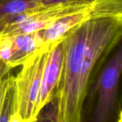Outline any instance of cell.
Instances as JSON below:
<instances>
[{
	"label": "cell",
	"mask_w": 122,
	"mask_h": 122,
	"mask_svg": "<svg viewBox=\"0 0 122 122\" xmlns=\"http://www.w3.org/2000/svg\"><path fill=\"white\" fill-rule=\"evenodd\" d=\"M122 16L90 19L62 39L63 63L54 92V121L80 122L90 79L99 63L121 42Z\"/></svg>",
	"instance_id": "6da1fadb"
},
{
	"label": "cell",
	"mask_w": 122,
	"mask_h": 122,
	"mask_svg": "<svg viewBox=\"0 0 122 122\" xmlns=\"http://www.w3.org/2000/svg\"><path fill=\"white\" fill-rule=\"evenodd\" d=\"M48 53L41 48L31 54L14 76L15 111L11 122L38 121L36 104Z\"/></svg>",
	"instance_id": "7a4b0ae2"
},
{
	"label": "cell",
	"mask_w": 122,
	"mask_h": 122,
	"mask_svg": "<svg viewBox=\"0 0 122 122\" xmlns=\"http://www.w3.org/2000/svg\"><path fill=\"white\" fill-rule=\"evenodd\" d=\"M99 0H65L25 14L0 17L1 34L18 35L44 30L59 19L86 10Z\"/></svg>",
	"instance_id": "3957f363"
},
{
	"label": "cell",
	"mask_w": 122,
	"mask_h": 122,
	"mask_svg": "<svg viewBox=\"0 0 122 122\" xmlns=\"http://www.w3.org/2000/svg\"><path fill=\"white\" fill-rule=\"evenodd\" d=\"M114 53L102 68L91 93L97 100L90 122H110L117 117L119 79L122 71V46L120 42ZM86 95V96H87Z\"/></svg>",
	"instance_id": "277c9868"
},
{
	"label": "cell",
	"mask_w": 122,
	"mask_h": 122,
	"mask_svg": "<svg viewBox=\"0 0 122 122\" xmlns=\"http://www.w3.org/2000/svg\"><path fill=\"white\" fill-rule=\"evenodd\" d=\"M122 16V0H99L89 9L64 17L42 30V49H51L72 29L93 19Z\"/></svg>",
	"instance_id": "5b68a950"
},
{
	"label": "cell",
	"mask_w": 122,
	"mask_h": 122,
	"mask_svg": "<svg viewBox=\"0 0 122 122\" xmlns=\"http://www.w3.org/2000/svg\"><path fill=\"white\" fill-rule=\"evenodd\" d=\"M42 48V30L29 34L0 33V61L11 69L21 66L33 53Z\"/></svg>",
	"instance_id": "8992f818"
},
{
	"label": "cell",
	"mask_w": 122,
	"mask_h": 122,
	"mask_svg": "<svg viewBox=\"0 0 122 122\" xmlns=\"http://www.w3.org/2000/svg\"><path fill=\"white\" fill-rule=\"evenodd\" d=\"M62 63L63 46L61 40L49 51L47 55L36 104L39 115L41 111L51 102L54 92L61 76Z\"/></svg>",
	"instance_id": "52a82bcc"
},
{
	"label": "cell",
	"mask_w": 122,
	"mask_h": 122,
	"mask_svg": "<svg viewBox=\"0 0 122 122\" xmlns=\"http://www.w3.org/2000/svg\"><path fill=\"white\" fill-rule=\"evenodd\" d=\"M11 69L5 64L0 69V115L9 89L14 81V76L11 74Z\"/></svg>",
	"instance_id": "ba28073f"
},
{
	"label": "cell",
	"mask_w": 122,
	"mask_h": 122,
	"mask_svg": "<svg viewBox=\"0 0 122 122\" xmlns=\"http://www.w3.org/2000/svg\"><path fill=\"white\" fill-rule=\"evenodd\" d=\"M4 64V63H3L2 61H0V69H1V67L3 66V64Z\"/></svg>",
	"instance_id": "9c48e42d"
},
{
	"label": "cell",
	"mask_w": 122,
	"mask_h": 122,
	"mask_svg": "<svg viewBox=\"0 0 122 122\" xmlns=\"http://www.w3.org/2000/svg\"><path fill=\"white\" fill-rule=\"evenodd\" d=\"M1 28H0V33H1Z\"/></svg>",
	"instance_id": "30bf717a"
}]
</instances>
